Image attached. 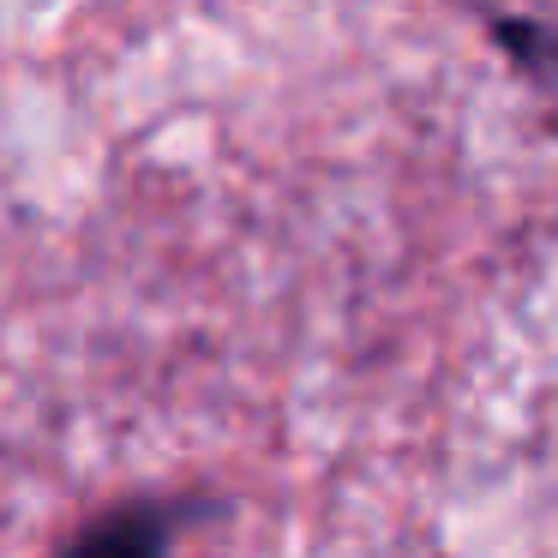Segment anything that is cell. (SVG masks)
<instances>
[{"label":"cell","mask_w":558,"mask_h":558,"mask_svg":"<svg viewBox=\"0 0 558 558\" xmlns=\"http://www.w3.org/2000/svg\"><path fill=\"white\" fill-rule=\"evenodd\" d=\"M222 510L217 493H121L54 541L49 558H174L186 529Z\"/></svg>","instance_id":"obj_1"},{"label":"cell","mask_w":558,"mask_h":558,"mask_svg":"<svg viewBox=\"0 0 558 558\" xmlns=\"http://www.w3.org/2000/svg\"><path fill=\"white\" fill-rule=\"evenodd\" d=\"M493 37L505 43V49L517 54V61L529 66L534 78L546 73V31L534 25V19H493Z\"/></svg>","instance_id":"obj_2"}]
</instances>
